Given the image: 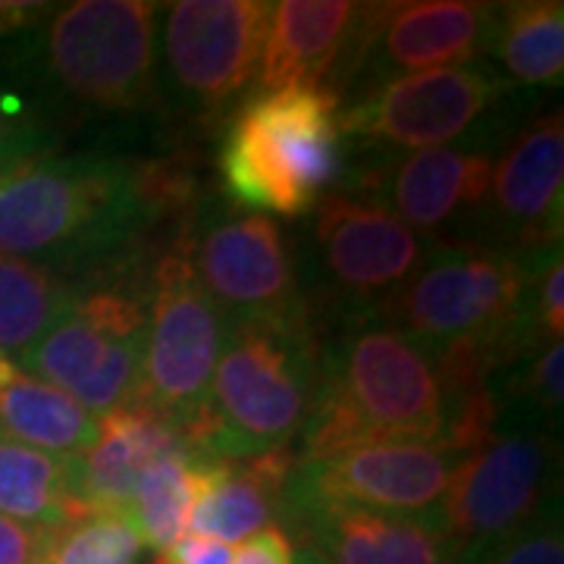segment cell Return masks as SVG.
<instances>
[{"label":"cell","instance_id":"obj_1","mask_svg":"<svg viewBox=\"0 0 564 564\" xmlns=\"http://www.w3.org/2000/svg\"><path fill=\"white\" fill-rule=\"evenodd\" d=\"M486 392L458 395L440 361L383 314L343 317L329 339L321 336L295 455L317 462L367 443L452 445L464 411Z\"/></svg>","mask_w":564,"mask_h":564},{"label":"cell","instance_id":"obj_2","mask_svg":"<svg viewBox=\"0 0 564 564\" xmlns=\"http://www.w3.org/2000/svg\"><path fill=\"white\" fill-rule=\"evenodd\" d=\"M549 254L527 258L480 242H436L421 270L377 314L423 345L455 392L492 389L499 370L549 345L533 321V282Z\"/></svg>","mask_w":564,"mask_h":564},{"label":"cell","instance_id":"obj_3","mask_svg":"<svg viewBox=\"0 0 564 564\" xmlns=\"http://www.w3.org/2000/svg\"><path fill=\"white\" fill-rule=\"evenodd\" d=\"M135 166L101 151L0 166V254L54 273H98L151 229Z\"/></svg>","mask_w":564,"mask_h":564},{"label":"cell","instance_id":"obj_4","mask_svg":"<svg viewBox=\"0 0 564 564\" xmlns=\"http://www.w3.org/2000/svg\"><path fill=\"white\" fill-rule=\"evenodd\" d=\"M343 98L326 88H280L245 98L223 132V188L242 210L295 220L311 214L345 170Z\"/></svg>","mask_w":564,"mask_h":564},{"label":"cell","instance_id":"obj_5","mask_svg":"<svg viewBox=\"0 0 564 564\" xmlns=\"http://www.w3.org/2000/svg\"><path fill=\"white\" fill-rule=\"evenodd\" d=\"M207 411L188 448L220 464L295 445L317 383L323 329L226 321Z\"/></svg>","mask_w":564,"mask_h":564},{"label":"cell","instance_id":"obj_6","mask_svg":"<svg viewBox=\"0 0 564 564\" xmlns=\"http://www.w3.org/2000/svg\"><path fill=\"white\" fill-rule=\"evenodd\" d=\"M135 251L76 285V302L17 364L57 386L88 414H110L132 404L139 389L148 329V273L135 276ZM151 270V267H148Z\"/></svg>","mask_w":564,"mask_h":564},{"label":"cell","instance_id":"obj_7","mask_svg":"<svg viewBox=\"0 0 564 564\" xmlns=\"http://www.w3.org/2000/svg\"><path fill=\"white\" fill-rule=\"evenodd\" d=\"M158 3L76 0L54 7L39 41L41 73L82 113H132L158 91Z\"/></svg>","mask_w":564,"mask_h":564},{"label":"cell","instance_id":"obj_8","mask_svg":"<svg viewBox=\"0 0 564 564\" xmlns=\"http://www.w3.org/2000/svg\"><path fill=\"white\" fill-rule=\"evenodd\" d=\"M173 242L226 321L321 329L276 220L236 204H198L176 226Z\"/></svg>","mask_w":564,"mask_h":564},{"label":"cell","instance_id":"obj_9","mask_svg":"<svg viewBox=\"0 0 564 564\" xmlns=\"http://www.w3.org/2000/svg\"><path fill=\"white\" fill-rule=\"evenodd\" d=\"M226 326L180 245H166L148 270V329L132 404L173 423L185 443L207 411Z\"/></svg>","mask_w":564,"mask_h":564},{"label":"cell","instance_id":"obj_10","mask_svg":"<svg viewBox=\"0 0 564 564\" xmlns=\"http://www.w3.org/2000/svg\"><path fill=\"white\" fill-rule=\"evenodd\" d=\"M511 88L486 61L426 69L358 91L339 110V129L361 148H477L502 126Z\"/></svg>","mask_w":564,"mask_h":564},{"label":"cell","instance_id":"obj_11","mask_svg":"<svg viewBox=\"0 0 564 564\" xmlns=\"http://www.w3.org/2000/svg\"><path fill=\"white\" fill-rule=\"evenodd\" d=\"M558 443L533 423H496L467 448L448 480L436 521L455 549V562L518 533L552 505Z\"/></svg>","mask_w":564,"mask_h":564},{"label":"cell","instance_id":"obj_12","mask_svg":"<svg viewBox=\"0 0 564 564\" xmlns=\"http://www.w3.org/2000/svg\"><path fill=\"white\" fill-rule=\"evenodd\" d=\"M345 188V185H343ZM433 242L364 192H326L314 207L311 307H339V321L380 311L421 270Z\"/></svg>","mask_w":564,"mask_h":564},{"label":"cell","instance_id":"obj_13","mask_svg":"<svg viewBox=\"0 0 564 564\" xmlns=\"http://www.w3.org/2000/svg\"><path fill=\"white\" fill-rule=\"evenodd\" d=\"M496 3L474 0H402L361 3L355 35L329 88L367 91L399 76L464 66L489 54Z\"/></svg>","mask_w":564,"mask_h":564},{"label":"cell","instance_id":"obj_14","mask_svg":"<svg viewBox=\"0 0 564 564\" xmlns=\"http://www.w3.org/2000/svg\"><path fill=\"white\" fill-rule=\"evenodd\" d=\"M267 0H180L163 20V66L176 95L204 120L242 101L261 69Z\"/></svg>","mask_w":564,"mask_h":564},{"label":"cell","instance_id":"obj_15","mask_svg":"<svg viewBox=\"0 0 564 564\" xmlns=\"http://www.w3.org/2000/svg\"><path fill=\"white\" fill-rule=\"evenodd\" d=\"M462 452L430 443H367L317 462H295L282 518L302 508L343 505L392 514H430L443 502Z\"/></svg>","mask_w":564,"mask_h":564},{"label":"cell","instance_id":"obj_16","mask_svg":"<svg viewBox=\"0 0 564 564\" xmlns=\"http://www.w3.org/2000/svg\"><path fill=\"white\" fill-rule=\"evenodd\" d=\"M564 120L562 110L521 126L492 163V182L474 242L540 258L562 248Z\"/></svg>","mask_w":564,"mask_h":564},{"label":"cell","instance_id":"obj_17","mask_svg":"<svg viewBox=\"0 0 564 564\" xmlns=\"http://www.w3.org/2000/svg\"><path fill=\"white\" fill-rule=\"evenodd\" d=\"M492 163L489 148L408 151L367 170L355 192L383 204L426 242H474L489 198Z\"/></svg>","mask_w":564,"mask_h":564},{"label":"cell","instance_id":"obj_18","mask_svg":"<svg viewBox=\"0 0 564 564\" xmlns=\"http://www.w3.org/2000/svg\"><path fill=\"white\" fill-rule=\"evenodd\" d=\"M329 564H455V549L430 514L317 505L285 514Z\"/></svg>","mask_w":564,"mask_h":564},{"label":"cell","instance_id":"obj_19","mask_svg":"<svg viewBox=\"0 0 564 564\" xmlns=\"http://www.w3.org/2000/svg\"><path fill=\"white\" fill-rule=\"evenodd\" d=\"M180 452L192 448L173 423L139 404H122L104 414L95 445L73 455L76 499L88 511H110L126 518L144 470Z\"/></svg>","mask_w":564,"mask_h":564},{"label":"cell","instance_id":"obj_20","mask_svg":"<svg viewBox=\"0 0 564 564\" xmlns=\"http://www.w3.org/2000/svg\"><path fill=\"white\" fill-rule=\"evenodd\" d=\"M361 17L348 0H280L270 7L258 95L280 88L326 85L343 63Z\"/></svg>","mask_w":564,"mask_h":564},{"label":"cell","instance_id":"obj_21","mask_svg":"<svg viewBox=\"0 0 564 564\" xmlns=\"http://www.w3.org/2000/svg\"><path fill=\"white\" fill-rule=\"evenodd\" d=\"M295 462V445H285L248 462L223 464L192 508L188 536H207L226 545L258 536L273 518H282V492Z\"/></svg>","mask_w":564,"mask_h":564},{"label":"cell","instance_id":"obj_22","mask_svg":"<svg viewBox=\"0 0 564 564\" xmlns=\"http://www.w3.org/2000/svg\"><path fill=\"white\" fill-rule=\"evenodd\" d=\"M0 430L51 455H82L95 445L98 421L57 386L0 355Z\"/></svg>","mask_w":564,"mask_h":564},{"label":"cell","instance_id":"obj_23","mask_svg":"<svg viewBox=\"0 0 564 564\" xmlns=\"http://www.w3.org/2000/svg\"><path fill=\"white\" fill-rule=\"evenodd\" d=\"M88 514L76 499L73 455H51L0 430V518L57 530Z\"/></svg>","mask_w":564,"mask_h":564},{"label":"cell","instance_id":"obj_24","mask_svg":"<svg viewBox=\"0 0 564 564\" xmlns=\"http://www.w3.org/2000/svg\"><path fill=\"white\" fill-rule=\"evenodd\" d=\"M489 54L508 85L558 88L564 76V3L514 0L496 3Z\"/></svg>","mask_w":564,"mask_h":564},{"label":"cell","instance_id":"obj_25","mask_svg":"<svg viewBox=\"0 0 564 564\" xmlns=\"http://www.w3.org/2000/svg\"><path fill=\"white\" fill-rule=\"evenodd\" d=\"M220 462L202 458L195 452H180L151 464L126 511L129 524L139 530L141 543L163 552L185 540L192 508L202 499L210 480L220 474Z\"/></svg>","mask_w":564,"mask_h":564},{"label":"cell","instance_id":"obj_26","mask_svg":"<svg viewBox=\"0 0 564 564\" xmlns=\"http://www.w3.org/2000/svg\"><path fill=\"white\" fill-rule=\"evenodd\" d=\"M73 302V280L41 263L0 254V355L17 361L66 317Z\"/></svg>","mask_w":564,"mask_h":564},{"label":"cell","instance_id":"obj_27","mask_svg":"<svg viewBox=\"0 0 564 564\" xmlns=\"http://www.w3.org/2000/svg\"><path fill=\"white\" fill-rule=\"evenodd\" d=\"M141 543L129 518L110 511H88L69 524L47 530L39 564H135Z\"/></svg>","mask_w":564,"mask_h":564},{"label":"cell","instance_id":"obj_28","mask_svg":"<svg viewBox=\"0 0 564 564\" xmlns=\"http://www.w3.org/2000/svg\"><path fill=\"white\" fill-rule=\"evenodd\" d=\"M562 364L564 343H549L524 358L521 373L508 383V395H514L527 408V423L543 426L549 433L552 421H562Z\"/></svg>","mask_w":564,"mask_h":564},{"label":"cell","instance_id":"obj_29","mask_svg":"<svg viewBox=\"0 0 564 564\" xmlns=\"http://www.w3.org/2000/svg\"><path fill=\"white\" fill-rule=\"evenodd\" d=\"M455 564H564V536L558 502L549 505L540 518L521 527L499 543L484 545Z\"/></svg>","mask_w":564,"mask_h":564},{"label":"cell","instance_id":"obj_30","mask_svg":"<svg viewBox=\"0 0 564 564\" xmlns=\"http://www.w3.org/2000/svg\"><path fill=\"white\" fill-rule=\"evenodd\" d=\"M533 321L543 343H562L564 336V263L562 248L545 258L533 282Z\"/></svg>","mask_w":564,"mask_h":564},{"label":"cell","instance_id":"obj_31","mask_svg":"<svg viewBox=\"0 0 564 564\" xmlns=\"http://www.w3.org/2000/svg\"><path fill=\"white\" fill-rule=\"evenodd\" d=\"M44 151V139H41V126L20 104L7 101L0 95V166L20 163L25 158H35Z\"/></svg>","mask_w":564,"mask_h":564},{"label":"cell","instance_id":"obj_32","mask_svg":"<svg viewBox=\"0 0 564 564\" xmlns=\"http://www.w3.org/2000/svg\"><path fill=\"white\" fill-rule=\"evenodd\" d=\"M47 530L0 518V564H39Z\"/></svg>","mask_w":564,"mask_h":564},{"label":"cell","instance_id":"obj_33","mask_svg":"<svg viewBox=\"0 0 564 564\" xmlns=\"http://www.w3.org/2000/svg\"><path fill=\"white\" fill-rule=\"evenodd\" d=\"M295 545L280 527H267L232 552V564H292Z\"/></svg>","mask_w":564,"mask_h":564},{"label":"cell","instance_id":"obj_34","mask_svg":"<svg viewBox=\"0 0 564 564\" xmlns=\"http://www.w3.org/2000/svg\"><path fill=\"white\" fill-rule=\"evenodd\" d=\"M180 564H232V545L207 540V536H185L170 549H163Z\"/></svg>","mask_w":564,"mask_h":564},{"label":"cell","instance_id":"obj_35","mask_svg":"<svg viewBox=\"0 0 564 564\" xmlns=\"http://www.w3.org/2000/svg\"><path fill=\"white\" fill-rule=\"evenodd\" d=\"M54 13L51 3H0V35L39 25Z\"/></svg>","mask_w":564,"mask_h":564},{"label":"cell","instance_id":"obj_36","mask_svg":"<svg viewBox=\"0 0 564 564\" xmlns=\"http://www.w3.org/2000/svg\"><path fill=\"white\" fill-rule=\"evenodd\" d=\"M151 564H180V562H176L173 555H166V552H161V555H158V558H154V562H151Z\"/></svg>","mask_w":564,"mask_h":564}]
</instances>
